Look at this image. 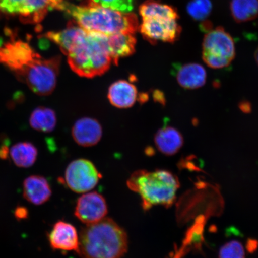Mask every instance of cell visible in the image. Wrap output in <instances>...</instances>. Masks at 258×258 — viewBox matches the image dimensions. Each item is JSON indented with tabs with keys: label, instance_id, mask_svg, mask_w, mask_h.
I'll list each match as a JSON object with an SVG mask.
<instances>
[{
	"label": "cell",
	"instance_id": "1",
	"mask_svg": "<svg viewBox=\"0 0 258 258\" xmlns=\"http://www.w3.org/2000/svg\"><path fill=\"white\" fill-rule=\"evenodd\" d=\"M58 10L63 11L84 30L105 35L135 34L140 26L136 15L102 7L93 0H85L79 5L60 0Z\"/></svg>",
	"mask_w": 258,
	"mask_h": 258
},
{
	"label": "cell",
	"instance_id": "2",
	"mask_svg": "<svg viewBox=\"0 0 258 258\" xmlns=\"http://www.w3.org/2000/svg\"><path fill=\"white\" fill-rule=\"evenodd\" d=\"M126 232L112 219L88 224L79 234L77 252L82 258H122L128 249Z\"/></svg>",
	"mask_w": 258,
	"mask_h": 258
},
{
	"label": "cell",
	"instance_id": "3",
	"mask_svg": "<svg viewBox=\"0 0 258 258\" xmlns=\"http://www.w3.org/2000/svg\"><path fill=\"white\" fill-rule=\"evenodd\" d=\"M66 56L73 72L86 78L102 76L112 63L107 35L96 32L85 30Z\"/></svg>",
	"mask_w": 258,
	"mask_h": 258
},
{
	"label": "cell",
	"instance_id": "4",
	"mask_svg": "<svg viewBox=\"0 0 258 258\" xmlns=\"http://www.w3.org/2000/svg\"><path fill=\"white\" fill-rule=\"evenodd\" d=\"M127 185L140 195L142 207L147 211L154 206L170 207L175 201L180 184L177 177L169 171L140 170L132 174Z\"/></svg>",
	"mask_w": 258,
	"mask_h": 258
},
{
	"label": "cell",
	"instance_id": "5",
	"mask_svg": "<svg viewBox=\"0 0 258 258\" xmlns=\"http://www.w3.org/2000/svg\"><path fill=\"white\" fill-rule=\"evenodd\" d=\"M60 63V56L49 59L40 56L15 76L35 94L41 96L50 95L56 88Z\"/></svg>",
	"mask_w": 258,
	"mask_h": 258
},
{
	"label": "cell",
	"instance_id": "6",
	"mask_svg": "<svg viewBox=\"0 0 258 258\" xmlns=\"http://www.w3.org/2000/svg\"><path fill=\"white\" fill-rule=\"evenodd\" d=\"M202 47L203 59L212 69L228 67L235 57L233 38L222 27L206 32Z\"/></svg>",
	"mask_w": 258,
	"mask_h": 258
},
{
	"label": "cell",
	"instance_id": "7",
	"mask_svg": "<svg viewBox=\"0 0 258 258\" xmlns=\"http://www.w3.org/2000/svg\"><path fill=\"white\" fill-rule=\"evenodd\" d=\"M60 0H0V16L18 18L25 24H37L48 12L58 10Z\"/></svg>",
	"mask_w": 258,
	"mask_h": 258
},
{
	"label": "cell",
	"instance_id": "8",
	"mask_svg": "<svg viewBox=\"0 0 258 258\" xmlns=\"http://www.w3.org/2000/svg\"><path fill=\"white\" fill-rule=\"evenodd\" d=\"M179 18L168 15H156L142 18L139 30L145 39L155 44L159 41L173 43L182 33Z\"/></svg>",
	"mask_w": 258,
	"mask_h": 258
},
{
	"label": "cell",
	"instance_id": "9",
	"mask_svg": "<svg viewBox=\"0 0 258 258\" xmlns=\"http://www.w3.org/2000/svg\"><path fill=\"white\" fill-rule=\"evenodd\" d=\"M102 176L91 161L79 159L71 163L64 173L68 187L77 193L88 192L98 184Z\"/></svg>",
	"mask_w": 258,
	"mask_h": 258
},
{
	"label": "cell",
	"instance_id": "10",
	"mask_svg": "<svg viewBox=\"0 0 258 258\" xmlns=\"http://www.w3.org/2000/svg\"><path fill=\"white\" fill-rule=\"evenodd\" d=\"M40 56L29 43L16 40L12 36L11 40L0 46V63L8 68L15 75Z\"/></svg>",
	"mask_w": 258,
	"mask_h": 258
},
{
	"label": "cell",
	"instance_id": "11",
	"mask_svg": "<svg viewBox=\"0 0 258 258\" xmlns=\"http://www.w3.org/2000/svg\"><path fill=\"white\" fill-rule=\"evenodd\" d=\"M108 206L101 194L90 192L85 194L77 202L74 215L83 223H96L105 218Z\"/></svg>",
	"mask_w": 258,
	"mask_h": 258
},
{
	"label": "cell",
	"instance_id": "12",
	"mask_svg": "<svg viewBox=\"0 0 258 258\" xmlns=\"http://www.w3.org/2000/svg\"><path fill=\"white\" fill-rule=\"evenodd\" d=\"M48 239L54 250L76 251L78 250L79 234L76 228L69 222H57L48 233Z\"/></svg>",
	"mask_w": 258,
	"mask_h": 258
},
{
	"label": "cell",
	"instance_id": "13",
	"mask_svg": "<svg viewBox=\"0 0 258 258\" xmlns=\"http://www.w3.org/2000/svg\"><path fill=\"white\" fill-rule=\"evenodd\" d=\"M72 136L74 140L80 146L92 147L101 140L102 128L101 124L95 119L83 117L74 124Z\"/></svg>",
	"mask_w": 258,
	"mask_h": 258
},
{
	"label": "cell",
	"instance_id": "14",
	"mask_svg": "<svg viewBox=\"0 0 258 258\" xmlns=\"http://www.w3.org/2000/svg\"><path fill=\"white\" fill-rule=\"evenodd\" d=\"M138 90L133 84L126 80H118L109 86L108 98L109 102L118 108L132 107L138 99Z\"/></svg>",
	"mask_w": 258,
	"mask_h": 258
},
{
	"label": "cell",
	"instance_id": "15",
	"mask_svg": "<svg viewBox=\"0 0 258 258\" xmlns=\"http://www.w3.org/2000/svg\"><path fill=\"white\" fill-rule=\"evenodd\" d=\"M107 43L112 63L117 66L121 58L130 56L135 53L137 38L134 34L118 33L107 35Z\"/></svg>",
	"mask_w": 258,
	"mask_h": 258
},
{
	"label": "cell",
	"instance_id": "16",
	"mask_svg": "<svg viewBox=\"0 0 258 258\" xmlns=\"http://www.w3.org/2000/svg\"><path fill=\"white\" fill-rule=\"evenodd\" d=\"M24 197L34 205H41L47 202L51 196V189L45 177L33 175L26 178L24 182Z\"/></svg>",
	"mask_w": 258,
	"mask_h": 258
},
{
	"label": "cell",
	"instance_id": "17",
	"mask_svg": "<svg viewBox=\"0 0 258 258\" xmlns=\"http://www.w3.org/2000/svg\"><path fill=\"white\" fill-rule=\"evenodd\" d=\"M157 149L166 156H173L181 148L183 139L175 128L166 126L159 129L154 137Z\"/></svg>",
	"mask_w": 258,
	"mask_h": 258
},
{
	"label": "cell",
	"instance_id": "18",
	"mask_svg": "<svg viewBox=\"0 0 258 258\" xmlns=\"http://www.w3.org/2000/svg\"><path fill=\"white\" fill-rule=\"evenodd\" d=\"M177 82L182 88L196 89L205 85L206 80V70L201 64L187 63L177 70Z\"/></svg>",
	"mask_w": 258,
	"mask_h": 258
},
{
	"label": "cell",
	"instance_id": "19",
	"mask_svg": "<svg viewBox=\"0 0 258 258\" xmlns=\"http://www.w3.org/2000/svg\"><path fill=\"white\" fill-rule=\"evenodd\" d=\"M9 154L16 166L27 168L33 165L36 161L38 150L32 143L23 142L13 145Z\"/></svg>",
	"mask_w": 258,
	"mask_h": 258
},
{
	"label": "cell",
	"instance_id": "20",
	"mask_svg": "<svg viewBox=\"0 0 258 258\" xmlns=\"http://www.w3.org/2000/svg\"><path fill=\"white\" fill-rule=\"evenodd\" d=\"M56 124V114L53 109L39 106L31 113L30 124L35 130L48 133L54 131Z\"/></svg>",
	"mask_w": 258,
	"mask_h": 258
},
{
	"label": "cell",
	"instance_id": "21",
	"mask_svg": "<svg viewBox=\"0 0 258 258\" xmlns=\"http://www.w3.org/2000/svg\"><path fill=\"white\" fill-rule=\"evenodd\" d=\"M230 12L237 23L252 21L258 16V0H231Z\"/></svg>",
	"mask_w": 258,
	"mask_h": 258
},
{
	"label": "cell",
	"instance_id": "22",
	"mask_svg": "<svg viewBox=\"0 0 258 258\" xmlns=\"http://www.w3.org/2000/svg\"><path fill=\"white\" fill-rule=\"evenodd\" d=\"M142 18L155 15H172L179 16L177 10L172 6L164 4L158 0H147L140 7Z\"/></svg>",
	"mask_w": 258,
	"mask_h": 258
},
{
	"label": "cell",
	"instance_id": "23",
	"mask_svg": "<svg viewBox=\"0 0 258 258\" xmlns=\"http://www.w3.org/2000/svg\"><path fill=\"white\" fill-rule=\"evenodd\" d=\"M211 0H191L186 6V11L193 20L204 22L212 12Z\"/></svg>",
	"mask_w": 258,
	"mask_h": 258
},
{
	"label": "cell",
	"instance_id": "24",
	"mask_svg": "<svg viewBox=\"0 0 258 258\" xmlns=\"http://www.w3.org/2000/svg\"><path fill=\"white\" fill-rule=\"evenodd\" d=\"M219 258H246L243 245L238 240H231L219 249Z\"/></svg>",
	"mask_w": 258,
	"mask_h": 258
},
{
	"label": "cell",
	"instance_id": "25",
	"mask_svg": "<svg viewBox=\"0 0 258 258\" xmlns=\"http://www.w3.org/2000/svg\"><path fill=\"white\" fill-rule=\"evenodd\" d=\"M102 7L114 11L130 13L134 8L135 0H93Z\"/></svg>",
	"mask_w": 258,
	"mask_h": 258
},
{
	"label": "cell",
	"instance_id": "26",
	"mask_svg": "<svg viewBox=\"0 0 258 258\" xmlns=\"http://www.w3.org/2000/svg\"><path fill=\"white\" fill-rule=\"evenodd\" d=\"M28 210L24 206H18L15 211V217L18 220H24L28 218Z\"/></svg>",
	"mask_w": 258,
	"mask_h": 258
},
{
	"label": "cell",
	"instance_id": "27",
	"mask_svg": "<svg viewBox=\"0 0 258 258\" xmlns=\"http://www.w3.org/2000/svg\"><path fill=\"white\" fill-rule=\"evenodd\" d=\"M9 150L6 146L2 147L0 148V158L2 159H6L8 157Z\"/></svg>",
	"mask_w": 258,
	"mask_h": 258
},
{
	"label": "cell",
	"instance_id": "28",
	"mask_svg": "<svg viewBox=\"0 0 258 258\" xmlns=\"http://www.w3.org/2000/svg\"><path fill=\"white\" fill-rule=\"evenodd\" d=\"M254 57H255V60L258 64V47L255 51V53H254Z\"/></svg>",
	"mask_w": 258,
	"mask_h": 258
}]
</instances>
